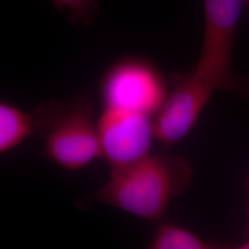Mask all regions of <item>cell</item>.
<instances>
[{"mask_svg": "<svg viewBox=\"0 0 249 249\" xmlns=\"http://www.w3.org/2000/svg\"><path fill=\"white\" fill-rule=\"evenodd\" d=\"M193 165L182 155H151L111 170L110 179L87 197L152 223L160 222L170 204L183 194Z\"/></svg>", "mask_w": 249, "mask_h": 249, "instance_id": "obj_1", "label": "cell"}, {"mask_svg": "<svg viewBox=\"0 0 249 249\" xmlns=\"http://www.w3.org/2000/svg\"><path fill=\"white\" fill-rule=\"evenodd\" d=\"M32 115L36 135L44 141L43 158L69 172L102 159L97 120L89 94L41 103Z\"/></svg>", "mask_w": 249, "mask_h": 249, "instance_id": "obj_2", "label": "cell"}, {"mask_svg": "<svg viewBox=\"0 0 249 249\" xmlns=\"http://www.w3.org/2000/svg\"><path fill=\"white\" fill-rule=\"evenodd\" d=\"M169 88L160 71L149 60L125 56L113 63L99 82L102 107L143 114L154 118Z\"/></svg>", "mask_w": 249, "mask_h": 249, "instance_id": "obj_3", "label": "cell"}, {"mask_svg": "<svg viewBox=\"0 0 249 249\" xmlns=\"http://www.w3.org/2000/svg\"><path fill=\"white\" fill-rule=\"evenodd\" d=\"M246 0H203L204 32L192 68L215 90L242 92L244 82L231 70V52Z\"/></svg>", "mask_w": 249, "mask_h": 249, "instance_id": "obj_4", "label": "cell"}, {"mask_svg": "<svg viewBox=\"0 0 249 249\" xmlns=\"http://www.w3.org/2000/svg\"><path fill=\"white\" fill-rule=\"evenodd\" d=\"M170 80L172 86L153 119L156 142L164 147L173 146L187 137L216 91L193 69L172 74Z\"/></svg>", "mask_w": 249, "mask_h": 249, "instance_id": "obj_5", "label": "cell"}, {"mask_svg": "<svg viewBox=\"0 0 249 249\" xmlns=\"http://www.w3.org/2000/svg\"><path fill=\"white\" fill-rule=\"evenodd\" d=\"M153 117L143 114L103 108L97 119L102 159L110 169L128 165L151 154Z\"/></svg>", "mask_w": 249, "mask_h": 249, "instance_id": "obj_6", "label": "cell"}, {"mask_svg": "<svg viewBox=\"0 0 249 249\" xmlns=\"http://www.w3.org/2000/svg\"><path fill=\"white\" fill-rule=\"evenodd\" d=\"M36 124L32 113L7 102L0 103V153L13 151L20 144L36 136Z\"/></svg>", "mask_w": 249, "mask_h": 249, "instance_id": "obj_7", "label": "cell"}, {"mask_svg": "<svg viewBox=\"0 0 249 249\" xmlns=\"http://www.w3.org/2000/svg\"><path fill=\"white\" fill-rule=\"evenodd\" d=\"M150 249H217L219 244L206 241L193 231L176 223L159 222L150 242Z\"/></svg>", "mask_w": 249, "mask_h": 249, "instance_id": "obj_8", "label": "cell"}, {"mask_svg": "<svg viewBox=\"0 0 249 249\" xmlns=\"http://www.w3.org/2000/svg\"><path fill=\"white\" fill-rule=\"evenodd\" d=\"M54 8L64 13L68 20L77 26L91 24L98 15L96 0H52Z\"/></svg>", "mask_w": 249, "mask_h": 249, "instance_id": "obj_9", "label": "cell"}, {"mask_svg": "<svg viewBox=\"0 0 249 249\" xmlns=\"http://www.w3.org/2000/svg\"><path fill=\"white\" fill-rule=\"evenodd\" d=\"M246 7H248L249 9V0H246Z\"/></svg>", "mask_w": 249, "mask_h": 249, "instance_id": "obj_10", "label": "cell"}]
</instances>
